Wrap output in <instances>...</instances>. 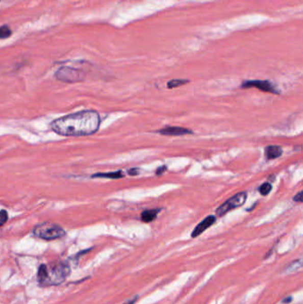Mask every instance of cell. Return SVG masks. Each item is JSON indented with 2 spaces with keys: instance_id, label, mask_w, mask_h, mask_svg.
<instances>
[{
  "instance_id": "cell-1",
  "label": "cell",
  "mask_w": 303,
  "mask_h": 304,
  "mask_svg": "<svg viewBox=\"0 0 303 304\" xmlns=\"http://www.w3.org/2000/svg\"><path fill=\"white\" fill-rule=\"evenodd\" d=\"M100 115L95 111H82L56 118L50 124L55 134L80 137L95 134L100 128Z\"/></svg>"
},
{
  "instance_id": "cell-2",
  "label": "cell",
  "mask_w": 303,
  "mask_h": 304,
  "mask_svg": "<svg viewBox=\"0 0 303 304\" xmlns=\"http://www.w3.org/2000/svg\"><path fill=\"white\" fill-rule=\"evenodd\" d=\"M70 273L68 263H55L50 265L42 264L38 271V282L42 286H58L63 283Z\"/></svg>"
},
{
  "instance_id": "cell-3",
  "label": "cell",
  "mask_w": 303,
  "mask_h": 304,
  "mask_svg": "<svg viewBox=\"0 0 303 304\" xmlns=\"http://www.w3.org/2000/svg\"><path fill=\"white\" fill-rule=\"evenodd\" d=\"M32 233L36 238L44 240H55L61 239L66 235L65 231L60 225L53 222H44L37 225L33 229Z\"/></svg>"
},
{
  "instance_id": "cell-4",
  "label": "cell",
  "mask_w": 303,
  "mask_h": 304,
  "mask_svg": "<svg viewBox=\"0 0 303 304\" xmlns=\"http://www.w3.org/2000/svg\"><path fill=\"white\" fill-rule=\"evenodd\" d=\"M246 197H247L246 192H239V193L236 194L235 196L229 198L227 201H225L223 204L217 208L216 214L218 216L221 217V216H223L224 214H227L235 208L241 207L245 204Z\"/></svg>"
},
{
  "instance_id": "cell-5",
  "label": "cell",
  "mask_w": 303,
  "mask_h": 304,
  "mask_svg": "<svg viewBox=\"0 0 303 304\" xmlns=\"http://www.w3.org/2000/svg\"><path fill=\"white\" fill-rule=\"evenodd\" d=\"M56 79L62 80L63 82H78L82 80V73L78 69H71L69 67H63L59 69L55 74Z\"/></svg>"
},
{
  "instance_id": "cell-6",
  "label": "cell",
  "mask_w": 303,
  "mask_h": 304,
  "mask_svg": "<svg viewBox=\"0 0 303 304\" xmlns=\"http://www.w3.org/2000/svg\"><path fill=\"white\" fill-rule=\"evenodd\" d=\"M242 88H251L255 87L259 90L267 93H279L275 86L269 80H247L242 84Z\"/></svg>"
},
{
  "instance_id": "cell-7",
  "label": "cell",
  "mask_w": 303,
  "mask_h": 304,
  "mask_svg": "<svg viewBox=\"0 0 303 304\" xmlns=\"http://www.w3.org/2000/svg\"><path fill=\"white\" fill-rule=\"evenodd\" d=\"M216 221V217L214 215H208L206 219L200 222L199 224L196 225V228L194 229L192 232L191 237L196 238L201 235L204 232H206L207 229L210 228L212 225H214V222Z\"/></svg>"
},
{
  "instance_id": "cell-8",
  "label": "cell",
  "mask_w": 303,
  "mask_h": 304,
  "mask_svg": "<svg viewBox=\"0 0 303 304\" xmlns=\"http://www.w3.org/2000/svg\"><path fill=\"white\" fill-rule=\"evenodd\" d=\"M160 135L166 136H181V135H190L192 131L187 128H180V126H165L158 131Z\"/></svg>"
},
{
  "instance_id": "cell-9",
  "label": "cell",
  "mask_w": 303,
  "mask_h": 304,
  "mask_svg": "<svg viewBox=\"0 0 303 304\" xmlns=\"http://www.w3.org/2000/svg\"><path fill=\"white\" fill-rule=\"evenodd\" d=\"M266 159L268 160H272V159H277L282 155L283 150L281 147L276 145H270L266 147L265 150Z\"/></svg>"
},
{
  "instance_id": "cell-10",
  "label": "cell",
  "mask_w": 303,
  "mask_h": 304,
  "mask_svg": "<svg viewBox=\"0 0 303 304\" xmlns=\"http://www.w3.org/2000/svg\"><path fill=\"white\" fill-rule=\"evenodd\" d=\"M159 212H160V209H159V208L145 210V211L141 213V221H143V222H147V223L152 222V221H154L156 218H157V215H158Z\"/></svg>"
},
{
  "instance_id": "cell-11",
  "label": "cell",
  "mask_w": 303,
  "mask_h": 304,
  "mask_svg": "<svg viewBox=\"0 0 303 304\" xmlns=\"http://www.w3.org/2000/svg\"><path fill=\"white\" fill-rule=\"evenodd\" d=\"M124 173L121 171L111 172V173H99L94 174L92 178H108V179H120L124 177Z\"/></svg>"
},
{
  "instance_id": "cell-12",
  "label": "cell",
  "mask_w": 303,
  "mask_h": 304,
  "mask_svg": "<svg viewBox=\"0 0 303 304\" xmlns=\"http://www.w3.org/2000/svg\"><path fill=\"white\" fill-rule=\"evenodd\" d=\"M301 267H302V260L300 258L296 261H293V263H291L286 266V268L284 269V271L286 273H293V272H295L297 270L301 269Z\"/></svg>"
},
{
  "instance_id": "cell-13",
  "label": "cell",
  "mask_w": 303,
  "mask_h": 304,
  "mask_svg": "<svg viewBox=\"0 0 303 304\" xmlns=\"http://www.w3.org/2000/svg\"><path fill=\"white\" fill-rule=\"evenodd\" d=\"M189 82H190V80H172L167 83V87L169 89H172V88H176V87L183 86V85L189 83Z\"/></svg>"
},
{
  "instance_id": "cell-14",
  "label": "cell",
  "mask_w": 303,
  "mask_h": 304,
  "mask_svg": "<svg viewBox=\"0 0 303 304\" xmlns=\"http://www.w3.org/2000/svg\"><path fill=\"white\" fill-rule=\"evenodd\" d=\"M12 33L13 32L11 31V29L7 25L0 26V39H6V38H10Z\"/></svg>"
},
{
  "instance_id": "cell-15",
  "label": "cell",
  "mask_w": 303,
  "mask_h": 304,
  "mask_svg": "<svg viewBox=\"0 0 303 304\" xmlns=\"http://www.w3.org/2000/svg\"><path fill=\"white\" fill-rule=\"evenodd\" d=\"M271 190H272V186H271V184L269 183H264L262 184V186L259 188L260 193L263 195V196H266V195L269 194Z\"/></svg>"
},
{
  "instance_id": "cell-16",
  "label": "cell",
  "mask_w": 303,
  "mask_h": 304,
  "mask_svg": "<svg viewBox=\"0 0 303 304\" xmlns=\"http://www.w3.org/2000/svg\"><path fill=\"white\" fill-rule=\"evenodd\" d=\"M8 220V214L6 210H1L0 211V227L3 226Z\"/></svg>"
},
{
  "instance_id": "cell-17",
  "label": "cell",
  "mask_w": 303,
  "mask_h": 304,
  "mask_svg": "<svg viewBox=\"0 0 303 304\" xmlns=\"http://www.w3.org/2000/svg\"><path fill=\"white\" fill-rule=\"evenodd\" d=\"M293 201L294 202H298V203H301L302 202V192L300 191L299 193L297 194L295 197H293Z\"/></svg>"
},
{
  "instance_id": "cell-18",
  "label": "cell",
  "mask_w": 303,
  "mask_h": 304,
  "mask_svg": "<svg viewBox=\"0 0 303 304\" xmlns=\"http://www.w3.org/2000/svg\"><path fill=\"white\" fill-rule=\"evenodd\" d=\"M166 169H167V167H166V166H160V167H159V168H158V169H157V171H156V174H157V175H160V174H163V173H165V171H166Z\"/></svg>"
},
{
  "instance_id": "cell-19",
  "label": "cell",
  "mask_w": 303,
  "mask_h": 304,
  "mask_svg": "<svg viewBox=\"0 0 303 304\" xmlns=\"http://www.w3.org/2000/svg\"><path fill=\"white\" fill-rule=\"evenodd\" d=\"M139 173V169L138 168H133V169L128 170V174L129 175H137Z\"/></svg>"
},
{
  "instance_id": "cell-20",
  "label": "cell",
  "mask_w": 303,
  "mask_h": 304,
  "mask_svg": "<svg viewBox=\"0 0 303 304\" xmlns=\"http://www.w3.org/2000/svg\"><path fill=\"white\" fill-rule=\"evenodd\" d=\"M137 300L138 296L137 295H136V296H135V297L132 298V299H130V300H128V301H127V302H124V303L123 304H135V302L137 301Z\"/></svg>"
},
{
  "instance_id": "cell-21",
  "label": "cell",
  "mask_w": 303,
  "mask_h": 304,
  "mask_svg": "<svg viewBox=\"0 0 303 304\" xmlns=\"http://www.w3.org/2000/svg\"><path fill=\"white\" fill-rule=\"evenodd\" d=\"M292 301H293V298L290 296V297H286V299H285V300H283L282 302L283 303L288 304Z\"/></svg>"
},
{
  "instance_id": "cell-22",
  "label": "cell",
  "mask_w": 303,
  "mask_h": 304,
  "mask_svg": "<svg viewBox=\"0 0 303 304\" xmlns=\"http://www.w3.org/2000/svg\"><path fill=\"white\" fill-rule=\"evenodd\" d=\"M0 1H1V0H0Z\"/></svg>"
}]
</instances>
